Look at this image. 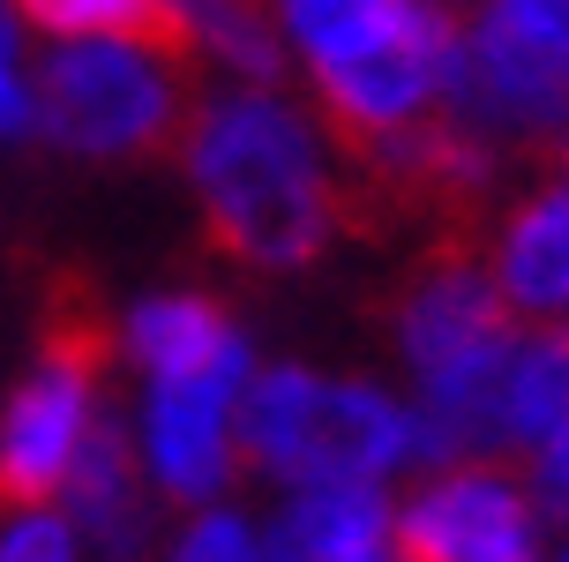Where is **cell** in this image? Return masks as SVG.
I'll return each instance as SVG.
<instances>
[{
	"instance_id": "16",
	"label": "cell",
	"mask_w": 569,
	"mask_h": 562,
	"mask_svg": "<svg viewBox=\"0 0 569 562\" xmlns=\"http://www.w3.org/2000/svg\"><path fill=\"white\" fill-rule=\"evenodd\" d=\"M405 8L412 0H284V23L308 46V60H338V53H360L375 38H390L405 23Z\"/></svg>"
},
{
	"instance_id": "8",
	"label": "cell",
	"mask_w": 569,
	"mask_h": 562,
	"mask_svg": "<svg viewBox=\"0 0 569 562\" xmlns=\"http://www.w3.org/2000/svg\"><path fill=\"white\" fill-rule=\"evenodd\" d=\"M248 383V345H232L202 375H166L150 397V465L180 503H210L226 487V405Z\"/></svg>"
},
{
	"instance_id": "18",
	"label": "cell",
	"mask_w": 569,
	"mask_h": 562,
	"mask_svg": "<svg viewBox=\"0 0 569 562\" xmlns=\"http://www.w3.org/2000/svg\"><path fill=\"white\" fill-rule=\"evenodd\" d=\"M172 562H262V555H256V540H248V525H240V517L210 510L196 533L180 540V555H172Z\"/></svg>"
},
{
	"instance_id": "11",
	"label": "cell",
	"mask_w": 569,
	"mask_h": 562,
	"mask_svg": "<svg viewBox=\"0 0 569 562\" xmlns=\"http://www.w3.org/2000/svg\"><path fill=\"white\" fill-rule=\"evenodd\" d=\"M382 525H390V510H382V495H375V480L308 487V495L278 517L262 562H375Z\"/></svg>"
},
{
	"instance_id": "6",
	"label": "cell",
	"mask_w": 569,
	"mask_h": 562,
	"mask_svg": "<svg viewBox=\"0 0 569 562\" xmlns=\"http://www.w3.org/2000/svg\"><path fill=\"white\" fill-rule=\"evenodd\" d=\"M450 38H457L450 16L405 8V23L390 30V38H375L360 53H338V60H315V98H322V120H330L338 150L412 120V112L435 98V83H442Z\"/></svg>"
},
{
	"instance_id": "5",
	"label": "cell",
	"mask_w": 569,
	"mask_h": 562,
	"mask_svg": "<svg viewBox=\"0 0 569 562\" xmlns=\"http://www.w3.org/2000/svg\"><path fill=\"white\" fill-rule=\"evenodd\" d=\"M435 98L457 128H472L487 142L555 136L569 120V60L555 46H540L525 23H510L502 8H487L465 38H450Z\"/></svg>"
},
{
	"instance_id": "4",
	"label": "cell",
	"mask_w": 569,
	"mask_h": 562,
	"mask_svg": "<svg viewBox=\"0 0 569 562\" xmlns=\"http://www.w3.org/2000/svg\"><path fill=\"white\" fill-rule=\"evenodd\" d=\"M180 60H142L136 46H68L30 83V128L76 158H150L188 136Z\"/></svg>"
},
{
	"instance_id": "20",
	"label": "cell",
	"mask_w": 569,
	"mask_h": 562,
	"mask_svg": "<svg viewBox=\"0 0 569 562\" xmlns=\"http://www.w3.org/2000/svg\"><path fill=\"white\" fill-rule=\"evenodd\" d=\"M510 23H525L540 46H555V53L569 60V0H495Z\"/></svg>"
},
{
	"instance_id": "7",
	"label": "cell",
	"mask_w": 569,
	"mask_h": 562,
	"mask_svg": "<svg viewBox=\"0 0 569 562\" xmlns=\"http://www.w3.org/2000/svg\"><path fill=\"white\" fill-rule=\"evenodd\" d=\"M532 548V503L510 473H450L398 517V562H510Z\"/></svg>"
},
{
	"instance_id": "13",
	"label": "cell",
	"mask_w": 569,
	"mask_h": 562,
	"mask_svg": "<svg viewBox=\"0 0 569 562\" xmlns=\"http://www.w3.org/2000/svg\"><path fill=\"white\" fill-rule=\"evenodd\" d=\"M240 345L232 331V315L218 300H202V293H166V300H142L128 315V353H136L158 383L166 375H202V367H218Z\"/></svg>"
},
{
	"instance_id": "10",
	"label": "cell",
	"mask_w": 569,
	"mask_h": 562,
	"mask_svg": "<svg viewBox=\"0 0 569 562\" xmlns=\"http://www.w3.org/2000/svg\"><path fill=\"white\" fill-rule=\"evenodd\" d=\"M68 510H76V533L90 540L98 562H142L150 555V495H142L136 450H128V427L106 413V421L83 427V443L68 457Z\"/></svg>"
},
{
	"instance_id": "15",
	"label": "cell",
	"mask_w": 569,
	"mask_h": 562,
	"mask_svg": "<svg viewBox=\"0 0 569 562\" xmlns=\"http://www.w3.org/2000/svg\"><path fill=\"white\" fill-rule=\"evenodd\" d=\"M569 427V331H540L517 345L510 367V443H555Z\"/></svg>"
},
{
	"instance_id": "14",
	"label": "cell",
	"mask_w": 569,
	"mask_h": 562,
	"mask_svg": "<svg viewBox=\"0 0 569 562\" xmlns=\"http://www.w3.org/2000/svg\"><path fill=\"white\" fill-rule=\"evenodd\" d=\"M502 293L517 308H569V196L525 203L502 240Z\"/></svg>"
},
{
	"instance_id": "17",
	"label": "cell",
	"mask_w": 569,
	"mask_h": 562,
	"mask_svg": "<svg viewBox=\"0 0 569 562\" xmlns=\"http://www.w3.org/2000/svg\"><path fill=\"white\" fill-rule=\"evenodd\" d=\"M188 16H196L202 46L226 53L240 76H256V83H278L284 76V53H278V38H270V23L256 16V0H188Z\"/></svg>"
},
{
	"instance_id": "9",
	"label": "cell",
	"mask_w": 569,
	"mask_h": 562,
	"mask_svg": "<svg viewBox=\"0 0 569 562\" xmlns=\"http://www.w3.org/2000/svg\"><path fill=\"white\" fill-rule=\"evenodd\" d=\"M398 337H405V353H412V367L435 375V367L465 361V353H480V345L517 337V315H510V293H495L487 270H472L465 255H442V263H427L420 285L405 293Z\"/></svg>"
},
{
	"instance_id": "3",
	"label": "cell",
	"mask_w": 569,
	"mask_h": 562,
	"mask_svg": "<svg viewBox=\"0 0 569 562\" xmlns=\"http://www.w3.org/2000/svg\"><path fill=\"white\" fill-rule=\"evenodd\" d=\"M240 450L278 480L338 487L390 473L412 450V421L368 383H315L300 367H270L240 397Z\"/></svg>"
},
{
	"instance_id": "2",
	"label": "cell",
	"mask_w": 569,
	"mask_h": 562,
	"mask_svg": "<svg viewBox=\"0 0 569 562\" xmlns=\"http://www.w3.org/2000/svg\"><path fill=\"white\" fill-rule=\"evenodd\" d=\"M113 367V323L90 278H53L46 323H38V367H30L8 413H0V517L38 510L68 480V457L90 427V391Z\"/></svg>"
},
{
	"instance_id": "19",
	"label": "cell",
	"mask_w": 569,
	"mask_h": 562,
	"mask_svg": "<svg viewBox=\"0 0 569 562\" xmlns=\"http://www.w3.org/2000/svg\"><path fill=\"white\" fill-rule=\"evenodd\" d=\"M0 562H76L68 525H60V517H23L16 533L0 540Z\"/></svg>"
},
{
	"instance_id": "21",
	"label": "cell",
	"mask_w": 569,
	"mask_h": 562,
	"mask_svg": "<svg viewBox=\"0 0 569 562\" xmlns=\"http://www.w3.org/2000/svg\"><path fill=\"white\" fill-rule=\"evenodd\" d=\"M16 46H0V136H30V90L16 83Z\"/></svg>"
},
{
	"instance_id": "12",
	"label": "cell",
	"mask_w": 569,
	"mask_h": 562,
	"mask_svg": "<svg viewBox=\"0 0 569 562\" xmlns=\"http://www.w3.org/2000/svg\"><path fill=\"white\" fill-rule=\"evenodd\" d=\"M16 16L46 38H128V46L180 60V68H196L202 46L188 0H16Z\"/></svg>"
},
{
	"instance_id": "1",
	"label": "cell",
	"mask_w": 569,
	"mask_h": 562,
	"mask_svg": "<svg viewBox=\"0 0 569 562\" xmlns=\"http://www.w3.org/2000/svg\"><path fill=\"white\" fill-rule=\"evenodd\" d=\"M180 150L210 248L248 270H300L345 225L338 188L315 166V136L278 98H210L188 112Z\"/></svg>"
}]
</instances>
